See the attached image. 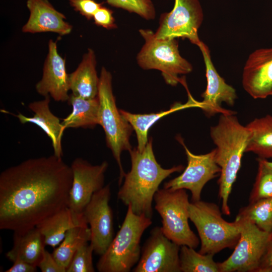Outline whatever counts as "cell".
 <instances>
[{
	"mask_svg": "<svg viewBox=\"0 0 272 272\" xmlns=\"http://www.w3.org/2000/svg\"><path fill=\"white\" fill-rule=\"evenodd\" d=\"M71 166L55 155L29 159L0 174V229L36 227L68 207Z\"/></svg>",
	"mask_w": 272,
	"mask_h": 272,
	"instance_id": "cell-1",
	"label": "cell"
},
{
	"mask_svg": "<svg viewBox=\"0 0 272 272\" xmlns=\"http://www.w3.org/2000/svg\"><path fill=\"white\" fill-rule=\"evenodd\" d=\"M150 138L145 149L140 151L132 149L129 154L131 169L124 177L118 198L126 206H130L134 213L152 218L154 197L162 182L174 172L182 171L181 165L165 169L158 163Z\"/></svg>",
	"mask_w": 272,
	"mask_h": 272,
	"instance_id": "cell-2",
	"label": "cell"
},
{
	"mask_svg": "<svg viewBox=\"0 0 272 272\" xmlns=\"http://www.w3.org/2000/svg\"><path fill=\"white\" fill-rule=\"evenodd\" d=\"M234 114H221L218 124L210 130L216 146L215 161L221 169L218 183L221 211L228 216L231 214L228 204L230 194L250 138L249 129L239 122Z\"/></svg>",
	"mask_w": 272,
	"mask_h": 272,
	"instance_id": "cell-3",
	"label": "cell"
},
{
	"mask_svg": "<svg viewBox=\"0 0 272 272\" xmlns=\"http://www.w3.org/2000/svg\"><path fill=\"white\" fill-rule=\"evenodd\" d=\"M152 219L137 215L127 206L126 214L115 236L96 264L99 272H129L139 262L142 236Z\"/></svg>",
	"mask_w": 272,
	"mask_h": 272,
	"instance_id": "cell-4",
	"label": "cell"
},
{
	"mask_svg": "<svg viewBox=\"0 0 272 272\" xmlns=\"http://www.w3.org/2000/svg\"><path fill=\"white\" fill-rule=\"evenodd\" d=\"M188 213L200 239L199 253L215 255L225 248H235L240 236L238 219L226 221L218 205L201 200L190 202Z\"/></svg>",
	"mask_w": 272,
	"mask_h": 272,
	"instance_id": "cell-5",
	"label": "cell"
},
{
	"mask_svg": "<svg viewBox=\"0 0 272 272\" xmlns=\"http://www.w3.org/2000/svg\"><path fill=\"white\" fill-rule=\"evenodd\" d=\"M112 75L103 66L99 77L98 98L99 101V124L105 134L107 147L111 150L119 169L118 184L125 173L121 162L123 151L132 150L129 138L133 131L130 124L122 116L116 106L112 85Z\"/></svg>",
	"mask_w": 272,
	"mask_h": 272,
	"instance_id": "cell-6",
	"label": "cell"
},
{
	"mask_svg": "<svg viewBox=\"0 0 272 272\" xmlns=\"http://www.w3.org/2000/svg\"><path fill=\"white\" fill-rule=\"evenodd\" d=\"M139 31L145 41L137 56L139 65L144 70L160 71L167 84L174 86L182 83L179 76L190 73L193 67L180 55L177 39H157L150 29Z\"/></svg>",
	"mask_w": 272,
	"mask_h": 272,
	"instance_id": "cell-7",
	"label": "cell"
},
{
	"mask_svg": "<svg viewBox=\"0 0 272 272\" xmlns=\"http://www.w3.org/2000/svg\"><path fill=\"white\" fill-rule=\"evenodd\" d=\"M154 201L155 209L162 219L165 236L180 246L197 248L200 241L188 224L190 202L186 189H159Z\"/></svg>",
	"mask_w": 272,
	"mask_h": 272,
	"instance_id": "cell-8",
	"label": "cell"
},
{
	"mask_svg": "<svg viewBox=\"0 0 272 272\" xmlns=\"http://www.w3.org/2000/svg\"><path fill=\"white\" fill-rule=\"evenodd\" d=\"M236 219L240 224V238L232 254L219 262L220 272H256L270 233L250 220Z\"/></svg>",
	"mask_w": 272,
	"mask_h": 272,
	"instance_id": "cell-9",
	"label": "cell"
},
{
	"mask_svg": "<svg viewBox=\"0 0 272 272\" xmlns=\"http://www.w3.org/2000/svg\"><path fill=\"white\" fill-rule=\"evenodd\" d=\"M203 19L198 0H174L172 10L161 15L155 36L159 39H187L198 46L201 41L198 30Z\"/></svg>",
	"mask_w": 272,
	"mask_h": 272,
	"instance_id": "cell-10",
	"label": "cell"
},
{
	"mask_svg": "<svg viewBox=\"0 0 272 272\" xmlns=\"http://www.w3.org/2000/svg\"><path fill=\"white\" fill-rule=\"evenodd\" d=\"M177 140L185 149L187 165L179 176L165 182L163 188L188 189L191 193V201L200 200L206 183L220 174L221 169L215 161V149L206 154L195 155L188 149L180 137Z\"/></svg>",
	"mask_w": 272,
	"mask_h": 272,
	"instance_id": "cell-11",
	"label": "cell"
},
{
	"mask_svg": "<svg viewBox=\"0 0 272 272\" xmlns=\"http://www.w3.org/2000/svg\"><path fill=\"white\" fill-rule=\"evenodd\" d=\"M141 251L140 260L133 272H181L180 246L166 237L161 227L150 231Z\"/></svg>",
	"mask_w": 272,
	"mask_h": 272,
	"instance_id": "cell-12",
	"label": "cell"
},
{
	"mask_svg": "<svg viewBox=\"0 0 272 272\" xmlns=\"http://www.w3.org/2000/svg\"><path fill=\"white\" fill-rule=\"evenodd\" d=\"M111 194L110 185L104 186L94 193L83 212L90 229L94 252L100 256L114 238L113 212L109 205Z\"/></svg>",
	"mask_w": 272,
	"mask_h": 272,
	"instance_id": "cell-13",
	"label": "cell"
},
{
	"mask_svg": "<svg viewBox=\"0 0 272 272\" xmlns=\"http://www.w3.org/2000/svg\"><path fill=\"white\" fill-rule=\"evenodd\" d=\"M71 167L73 178L68 207L75 213L81 215L94 193L104 186L105 173L108 163L104 161L93 165L82 158H77Z\"/></svg>",
	"mask_w": 272,
	"mask_h": 272,
	"instance_id": "cell-14",
	"label": "cell"
},
{
	"mask_svg": "<svg viewBox=\"0 0 272 272\" xmlns=\"http://www.w3.org/2000/svg\"><path fill=\"white\" fill-rule=\"evenodd\" d=\"M198 47L203 58L207 85L205 91L201 94L202 101H197V107L201 108L208 116L216 113H235L221 107L223 102L229 106L234 105L237 98L235 89L228 84L217 71L212 61L208 46L201 41Z\"/></svg>",
	"mask_w": 272,
	"mask_h": 272,
	"instance_id": "cell-15",
	"label": "cell"
},
{
	"mask_svg": "<svg viewBox=\"0 0 272 272\" xmlns=\"http://www.w3.org/2000/svg\"><path fill=\"white\" fill-rule=\"evenodd\" d=\"M242 83L254 99L272 95V48L258 49L249 55L243 68Z\"/></svg>",
	"mask_w": 272,
	"mask_h": 272,
	"instance_id": "cell-16",
	"label": "cell"
},
{
	"mask_svg": "<svg viewBox=\"0 0 272 272\" xmlns=\"http://www.w3.org/2000/svg\"><path fill=\"white\" fill-rule=\"evenodd\" d=\"M56 42L52 39L48 42L42 78L36 84V90L44 97L49 95L56 101L65 102L70 98L69 74L65 60L58 52Z\"/></svg>",
	"mask_w": 272,
	"mask_h": 272,
	"instance_id": "cell-17",
	"label": "cell"
},
{
	"mask_svg": "<svg viewBox=\"0 0 272 272\" xmlns=\"http://www.w3.org/2000/svg\"><path fill=\"white\" fill-rule=\"evenodd\" d=\"M27 7L30 14L28 21L22 28L23 32H53L61 36L71 32L72 25L48 0H27Z\"/></svg>",
	"mask_w": 272,
	"mask_h": 272,
	"instance_id": "cell-18",
	"label": "cell"
},
{
	"mask_svg": "<svg viewBox=\"0 0 272 272\" xmlns=\"http://www.w3.org/2000/svg\"><path fill=\"white\" fill-rule=\"evenodd\" d=\"M50 96L44 99L29 104V108L34 113L32 117H27L19 113L15 115L22 124L31 123L39 127L51 141L54 155L62 158L63 156L61 140L65 128L59 119L49 108Z\"/></svg>",
	"mask_w": 272,
	"mask_h": 272,
	"instance_id": "cell-19",
	"label": "cell"
},
{
	"mask_svg": "<svg viewBox=\"0 0 272 272\" xmlns=\"http://www.w3.org/2000/svg\"><path fill=\"white\" fill-rule=\"evenodd\" d=\"M96 64L95 51L88 48L76 70L69 74L70 90L72 94L86 99L98 96L99 77Z\"/></svg>",
	"mask_w": 272,
	"mask_h": 272,
	"instance_id": "cell-20",
	"label": "cell"
},
{
	"mask_svg": "<svg viewBox=\"0 0 272 272\" xmlns=\"http://www.w3.org/2000/svg\"><path fill=\"white\" fill-rule=\"evenodd\" d=\"M45 245L44 237L36 227L14 231L13 246L6 256L12 262L20 259L37 266Z\"/></svg>",
	"mask_w": 272,
	"mask_h": 272,
	"instance_id": "cell-21",
	"label": "cell"
},
{
	"mask_svg": "<svg viewBox=\"0 0 272 272\" xmlns=\"http://www.w3.org/2000/svg\"><path fill=\"white\" fill-rule=\"evenodd\" d=\"M84 220L83 214H77L66 207L46 219L36 227L44 237L46 245L54 248L61 243L71 228Z\"/></svg>",
	"mask_w": 272,
	"mask_h": 272,
	"instance_id": "cell-22",
	"label": "cell"
},
{
	"mask_svg": "<svg viewBox=\"0 0 272 272\" xmlns=\"http://www.w3.org/2000/svg\"><path fill=\"white\" fill-rule=\"evenodd\" d=\"M68 101L72 106V111L61 122L65 129L92 128L99 124V101L98 96L93 99H86L72 94Z\"/></svg>",
	"mask_w": 272,
	"mask_h": 272,
	"instance_id": "cell-23",
	"label": "cell"
},
{
	"mask_svg": "<svg viewBox=\"0 0 272 272\" xmlns=\"http://www.w3.org/2000/svg\"><path fill=\"white\" fill-rule=\"evenodd\" d=\"M196 107L194 100L190 96L187 102L184 104L176 103L169 110L157 113L134 114L123 110H119L122 116L130 124L135 131L138 141L137 149L142 151L148 142V132L150 128L160 118L177 110Z\"/></svg>",
	"mask_w": 272,
	"mask_h": 272,
	"instance_id": "cell-24",
	"label": "cell"
},
{
	"mask_svg": "<svg viewBox=\"0 0 272 272\" xmlns=\"http://www.w3.org/2000/svg\"><path fill=\"white\" fill-rule=\"evenodd\" d=\"M246 127L250 138L245 152H252L262 159H272V115L255 118Z\"/></svg>",
	"mask_w": 272,
	"mask_h": 272,
	"instance_id": "cell-25",
	"label": "cell"
},
{
	"mask_svg": "<svg viewBox=\"0 0 272 272\" xmlns=\"http://www.w3.org/2000/svg\"><path fill=\"white\" fill-rule=\"evenodd\" d=\"M90 240V229L85 219L67 232L64 239L52 254L56 261L67 269L77 250Z\"/></svg>",
	"mask_w": 272,
	"mask_h": 272,
	"instance_id": "cell-26",
	"label": "cell"
},
{
	"mask_svg": "<svg viewBox=\"0 0 272 272\" xmlns=\"http://www.w3.org/2000/svg\"><path fill=\"white\" fill-rule=\"evenodd\" d=\"M213 254H202L186 245L180 246L179 261L181 272H220L219 262Z\"/></svg>",
	"mask_w": 272,
	"mask_h": 272,
	"instance_id": "cell-27",
	"label": "cell"
},
{
	"mask_svg": "<svg viewBox=\"0 0 272 272\" xmlns=\"http://www.w3.org/2000/svg\"><path fill=\"white\" fill-rule=\"evenodd\" d=\"M236 218L251 221L261 230L272 231V197L249 202L240 209Z\"/></svg>",
	"mask_w": 272,
	"mask_h": 272,
	"instance_id": "cell-28",
	"label": "cell"
},
{
	"mask_svg": "<svg viewBox=\"0 0 272 272\" xmlns=\"http://www.w3.org/2000/svg\"><path fill=\"white\" fill-rule=\"evenodd\" d=\"M267 159L258 158L257 172L249 197V202L272 197V169Z\"/></svg>",
	"mask_w": 272,
	"mask_h": 272,
	"instance_id": "cell-29",
	"label": "cell"
},
{
	"mask_svg": "<svg viewBox=\"0 0 272 272\" xmlns=\"http://www.w3.org/2000/svg\"><path fill=\"white\" fill-rule=\"evenodd\" d=\"M112 7L135 13L147 20L155 19L156 9L152 0H106Z\"/></svg>",
	"mask_w": 272,
	"mask_h": 272,
	"instance_id": "cell-30",
	"label": "cell"
},
{
	"mask_svg": "<svg viewBox=\"0 0 272 272\" xmlns=\"http://www.w3.org/2000/svg\"><path fill=\"white\" fill-rule=\"evenodd\" d=\"M93 252L94 249L91 243L83 244L74 254L66 272H94Z\"/></svg>",
	"mask_w": 272,
	"mask_h": 272,
	"instance_id": "cell-31",
	"label": "cell"
},
{
	"mask_svg": "<svg viewBox=\"0 0 272 272\" xmlns=\"http://www.w3.org/2000/svg\"><path fill=\"white\" fill-rule=\"evenodd\" d=\"M74 10L79 12L87 20L93 19L95 12L102 6L103 3L95 0H69Z\"/></svg>",
	"mask_w": 272,
	"mask_h": 272,
	"instance_id": "cell-32",
	"label": "cell"
},
{
	"mask_svg": "<svg viewBox=\"0 0 272 272\" xmlns=\"http://www.w3.org/2000/svg\"><path fill=\"white\" fill-rule=\"evenodd\" d=\"M93 19L98 26L110 30L117 28L113 11L110 9L101 6L94 14Z\"/></svg>",
	"mask_w": 272,
	"mask_h": 272,
	"instance_id": "cell-33",
	"label": "cell"
},
{
	"mask_svg": "<svg viewBox=\"0 0 272 272\" xmlns=\"http://www.w3.org/2000/svg\"><path fill=\"white\" fill-rule=\"evenodd\" d=\"M42 272H66V269L60 265L52 254L44 249L37 265Z\"/></svg>",
	"mask_w": 272,
	"mask_h": 272,
	"instance_id": "cell-34",
	"label": "cell"
},
{
	"mask_svg": "<svg viewBox=\"0 0 272 272\" xmlns=\"http://www.w3.org/2000/svg\"><path fill=\"white\" fill-rule=\"evenodd\" d=\"M256 272H272V231Z\"/></svg>",
	"mask_w": 272,
	"mask_h": 272,
	"instance_id": "cell-35",
	"label": "cell"
},
{
	"mask_svg": "<svg viewBox=\"0 0 272 272\" xmlns=\"http://www.w3.org/2000/svg\"><path fill=\"white\" fill-rule=\"evenodd\" d=\"M13 265L6 272H35L37 266L30 264L25 261L17 259L13 262Z\"/></svg>",
	"mask_w": 272,
	"mask_h": 272,
	"instance_id": "cell-36",
	"label": "cell"
},
{
	"mask_svg": "<svg viewBox=\"0 0 272 272\" xmlns=\"http://www.w3.org/2000/svg\"><path fill=\"white\" fill-rule=\"evenodd\" d=\"M267 164L272 169V162L266 160Z\"/></svg>",
	"mask_w": 272,
	"mask_h": 272,
	"instance_id": "cell-37",
	"label": "cell"
}]
</instances>
